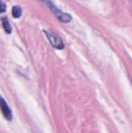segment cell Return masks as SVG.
Wrapping results in <instances>:
<instances>
[{
  "label": "cell",
  "mask_w": 132,
  "mask_h": 133,
  "mask_svg": "<svg viewBox=\"0 0 132 133\" xmlns=\"http://www.w3.org/2000/svg\"><path fill=\"white\" fill-rule=\"evenodd\" d=\"M0 109L4 115V117L9 120L11 121L12 118V111L9 108V107L8 106V104H6V102L5 101V100L0 97Z\"/></svg>",
  "instance_id": "3"
},
{
  "label": "cell",
  "mask_w": 132,
  "mask_h": 133,
  "mask_svg": "<svg viewBox=\"0 0 132 133\" xmlns=\"http://www.w3.org/2000/svg\"><path fill=\"white\" fill-rule=\"evenodd\" d=\"M5 9H6V5H5V4L0 1V13L4 12L5 11Z\"/></svg>",
  "instance_id": "6"
},
{
  "label": "cell",
  "mask_w": 132,
  "mask_h": 133,
  "mask_svg": "<svg viewBox=\"0 0 132 133\" xmlns=\"http://www.w3.org/2000/svg\"><path fill=\"white\" fill-rule=\"evenodd\" d=\"M45 5L48 7V9L54 13V15L62 23H69L72 20V16L65 12L61 11L52 2L51 0H40Z\"/></svg>",
  "instance_id": "1"
},
{
  "label": "cell",
  "mask_w": 132,
  "mask_h": 133,
  "mask_svg": "<svg viewBox=\"0 0 132 133\" xmlns=\"http://www.w3.org/2000/svg\"><path fill=\"white\" fill-rule=\"evenodd\" d=\"M2 20V26H3V28L5 30V31L7 33V34H11L12 32V27H11V25L9 23V21L7 17L4 16L1 19Z\"/></svg>",
  "instance_id": "4"
},
{
  "label": "cell",
  "mask_w": 132,
  "mask_h": 133,
  "mask_svg": "<svg viewBox=\"0 0 132 133\" xmlns=\"http://www.w3.org/2000/svg\"><path fill=\"white\" fill-rule=\"evenodd\" d=\"M12 16L14 18H19L20 17L21 14H22V9L21 7L18 6V5H15L12 7Z\"/></svg>",
  "instance_id": "5"
},
{
  "label": "cell",
  "mask_w": 132,
  "mask_h": 133,
  "mask_svg": "<svg viewBox=\"0 0 132 133\" xmlns=\"http://www.w3.org/2000/svg\"><path fill=\"white\" fill-rule=\"evenodd\" d=\"M44 34H46L49 42L51 43V44L57 49H63L65 45L63 41H61V39L60 38L59 36L54 34L52 32H48V31H44Z\"/></svg>",
  "instance_id": "2"
}]
</instances>
